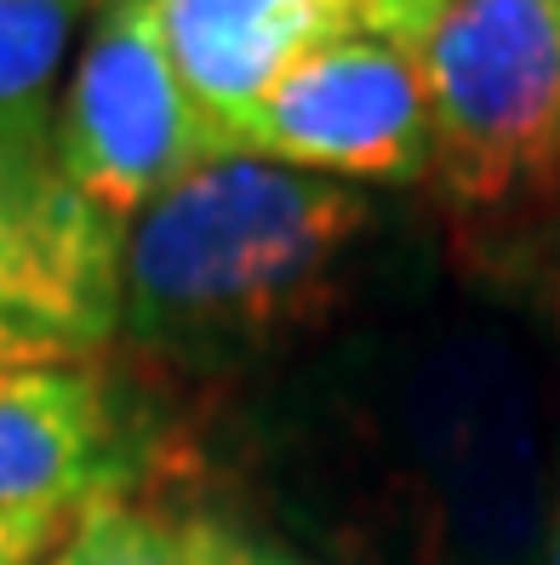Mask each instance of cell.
I'll return each mask as SVG.
<instances>
[{"label": "cell", "instance_id": "obj_1", "mask_svg": "<svg viewBox=\"0 0 560 565\" xmlns=\"http://www.w3.org/2000/svg\"><path fill=\"white\" fill-rule=\"evenodd\" d=\"M298 446L344 565H543L560 497L549 360L492 309L349 349Z\"/></svg>", "mask_w": 560, "mask_h": 565}, {"label": "cell", "instance_id": "obj_2", "mask_svg": "<svg viewBox=\"0 0 560 565\" xmlns=\"http://www.w3.org/2000/svg\"><path fill=\"white\" fill-rule=\"evenodd\" d=\"M372 235L360 189L218 154L120 228L115 349L149 388L218 394L275 372L355 309Z\"/></svg>", "mask_w": 560, "mask_h": 565}, {"label": "cell", "instance_id": "obj_3", "mask_svg": "<svg viewBox=\"0 0 560 565\" xmlns=\"http://www.w3.org/2000/svg\"><path fill=\"white\" fill-rule=\"evenodd\" d=\"M430 183L457 217L560 194V0H457L418 52Z\"/></svg>", "mask_w": 560, "mask_h": 565}, {"label": "cell", "instance_id": "obj_4", "mask_svg": "<svg viewBox=\"0 0 560 565\" xmlns=\"http://www.w3.org/2000/svg\"><path fill=\"white\" fill-rule=\"evenodd\" d=\"M57 172L109 223H131L149 201L218 160L212 126L172 63L155 0H104L81 63L57 97Z\"/></svg>", "mask_w": 560, "mask_h": 565}, {"label": "cell", "instance_id": "obj_5", "mask_svg": "<svg viewBox=\"0 0 560 565\" xmlns=\"http://www.w3.org/2000/svg\"><path fill=\"white\" fill-rule=\"evenodd\" d=\"M223 154H257L338 183L430 178V92L418 52L367 29L338 35L298 63L223 131Z\"/></svg>", "mask_w": 560, "mask_h": 565}, {"label": "cell", "instance_id": "obj_6", "mask_svg": "<svg viewBox=\"0 0 560 565\" xmlns=\"http://www.w3.org/2000/svg\"><path fill=\"white\" fill-rule=\"evenodd\" d=\"M172 417L86 360L0 372V514L75 520L172 480Z\"/></svg>", "mask_w": 560, "mask_h": 565}, {"label": "cell", "instance_id": "obj_7", "mask_svg": "<svg viewBox=\"0 0 560 565\" xmlns=\"http://www.w3.org/2000/svg\"><path fill=\"white\" fill-rule=\"evenodd\" d=\"M0 320L104 354L120 320V223L63 183L57 154L0 143Z\"/></svg>", "mask_w": 560, "mask_h": 565}, {"label": "cell", "instance_id": "obj_8", "mask_svg": "<svg viewBox=\"0 0 560 565\" xmlns=\"http://www.w3.org/2000/svg\"><path fill=\"white\" fill-rule=\"evenodd\" d=\"M155 12L218 154L223 131L275 86L286 63L360 29L355 0H155Z\"/></svg>", "mask_w": 560, "mask_h": 565}, {"label": "cell", "instance_id": "obj_9", "mask_svg": "<svg viewBox=\"0 0 560 565\" xmlns=\"http://www.w3.org/2000/svg\"><path fill=\"white\" fill-rule=\"evenodd\" d=\"M452 275L480 309L504 315L560 365V194L452 223Z\"/></svg>", "mask_w": 560, "mask_h": 565}, {"label": "cell", "instance_id": "obj_10", "mask_svg": "<svg viewBox=\"0 0 560 565\" xmlns=\"http://www.w3.org/2000/svg\"><path fill=\"white\" fill-rule=\"evenodd\" d=\"M104 0H0V143L52 154L57 138V75L75 29Z\"/></svg>", "mask_w": 560, "mask_h": 565}, {"label": "cell", "instance_id": "obj_11", "mask_svg": "<svg viewBox=\"0 0 560 565\" xmlns=\"http://www.w3.org/2000/svg\"><path fill=\"white\" fill-rule=\"evenodd\" d=\"M41 565H223V514L109 497L81 509Z\"/></svg>", "mask_w": 560, "mask_h": 565}, {"label": "cell", "instance_id": "obj_12", "mask_svg": "<svg viewBox=\"0 0 560 565\" xmlns=\"http://www.w3.org/2000/svg\"><path fill=\"white\" fill-rule=\"evenodd\" d=\"M457 7V0H355L360 29L401 52H423L430 35L441 29V18Z\"/></svg>", "mask_w": 560, "mask_h": 565}, {"label": "cell", "instance_id": "obj_13", "mask_svg": "<svg viewBox=\"0 0 560 565\" xmlns=\"http://www.w3.org/2000/svg\"><path fill=\"white\" fill-rule=\"evenodd\" d=\"M70 525L63 514H0V565H41Z\"/></svg>", "mask_w": 560, "mask_h": 565}, {"label": "cell", "instance_id": "obj_14", "mask_svg": "<svg viewBox=\"0 0 560 565\" xmlns=\"http://www.w3.org/2000/svg\"><path fill=\"white\" fill-rule=\"evenodd\" d=\"M223 565H315V559L292 554L270 537H252V531H241L235 520H223Z\"/></svg>", "mask_w": 560, "mask_h": 565}, {"label": "cell", "instance_id": "obj_15", "mask_svg": "<svg viewBox=\"0 0 560 565\" xmlns=\"http://www.w3.org/2000/svg\"><path fill=\"white\" fill-rule=\"evenodd\" d=\"M46 360H75V354H63L57 343L35 338V331L0 320V372H12V365H46Z\"/></svg>", "mask_w": 560, "mask_h": 565}, {"label": "cell", "instance_id": "obj_16", "mask_svg": "<svg viewBox=\"0 0 560 565\" xmlns=\"http://www.w3.org/2000/svg\"><path fill=\"white\" fill-rule=\"evenodd\" d=\"M543 565H560V497H554V520H549V543H543Z\"/></svg>", "mask_w": 560, "mask_h": 565}]
</instances>
